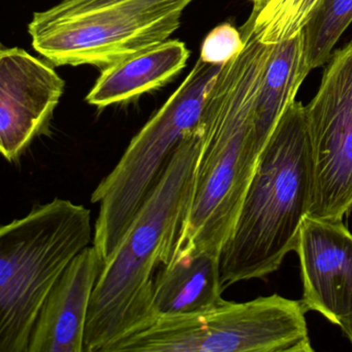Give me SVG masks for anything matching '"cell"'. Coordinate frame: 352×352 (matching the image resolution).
Masks as SVG:
<instances>
[{
  "mask_svg": "<svg viewBox=\"0 0 352 352\" xmlns=\"http://www.w3.org/2000/svg\"><path fill=\"white\" fill-rule=\"evenodd\" d=\"M222 65L201 58L166 104L133 138L112 172L91 195L98 205L94 245L106 261L131 226L185 135L197 126Z\"/></svg>",
  "mask_w": 352,
  "mask_h": 352,
  "instance_id": "8992f818",
  "label": "cell"
},
{
  "mask_svg": "<svg viewBox=\"0 0 352 352\" xmlns=\"http://www.w3.org/2000/svg\"><path fill=\"white\" fill-rule=\"evenodd\" d=\"M245 47L241 30L230 23L214 28L201 45L199 58L211 65H224L238 56Z\"/></svg>",
  "mask_w": 352,
  "mask_h": 352,
  "instance_id": "2e32d148",
  "label": "cell"
},
{
  "mask_svg": "<svg viewBox=\"0 0 352 352\" xmlns=\"http://www.w3.org/2000/svg\"><path fill=\"white\" fill-rule=\"evenodd\" d=\"M56 72L20 48L0 51V151L17 160L52 117L65 92Z\"/></svg>",
  "mask_w": 352,
  "mask_h": 352,
  "instance_id": "30bf717a",
  "label": "cell"
},
{
  "mask_svg": "<svg viewBox=\"0 0 352 352\" xmlns=\"http://www.w3.org/2000/svg\"><path fill=\"white\" fill-rule=\"evenodd\" d=\"M195 0H63L34 14V50L56 67L107 69L157 46Z\"/></svg>",
  "mask_w": 352,
  "mask_h": 352,
  "instance_id": "5b68a950",
  "label": "cell"
},
{
  "mask_svg": "<svg viewBox=\"0 0 352 352\" xmlns=\"http://www.w3.org/2000/svg\"><path fill=\"white\" fill-rule=\"evenodd\" d=\"M312 190L306 106L296 100L259 154L234 230L220 252L224 290L279 270L286 255L296 250Z\"/></svg>",
  "mask_w": 352,
  "mask_h": 352,
  "instance_id": "3957f363",
  "label": "cell"
},
{
  "mask_svg": "<svg viewBox=\"0 0 352 352\" xmlns=\"http://www.w3.org/2000/svg\"><path fill=\"white\" fill-rule=\"evenodd\" d=\"M189 56L190 52L184 43L166 41L102 69L86 96V102L98 108H106L160 89L186 67Z\"/></svg>",
  "mask_w": 352,
  "mask_h": 352,
  "instance_id": "4fadbf2b",
  "label": "cell"
},
{
  "mask_svg": "<svg viewBox=\"0 0 352 352\" xmlns=\"http://www.w3.org/2000/svg\"><path fill=\"white\" fill-rule=\"evenodd\" d=\"M251 3H253V12L257 13L261 11L267 3H269L271 0H250Z\"/></svg>",
  "mask_w": 352,
  "mask_h": 352,
  "instance_id": "e0dca14e",
  "label": "cell"
},
{
  "mask_svg": "<svg viewBox=\"0 0 352 352\" xmlns=\"http://www.w3.org/2000/svg\"><path fill=\"white\" fill-rule=\"evenodd\" d=\"M104 265L94 245L72 261L38 313L28 352H85L92 294Z\"/></svg>",
  "mask_w": 352,
  "mask_h": 352,
  "instance_id": "8fae6325",
  "label": "cell"
},
{
  "mask_svg": "<svg viewBox=\"0 0 352 352\" xmlns=\"http://www.w3.org/2000/svg\"><path fill=\"white\" fill-rule=\"evenodd\" d=\"M352 23V0H320L302 30L311 71L331 58L333 49Z\"/></svg>",
  "mask_w": 352,
  "mask_h": 352,
  "instance_id": "9a60e30c",
  "label": "cell"
},
{
  "mask_svg": "<svg viewBox=\"0 0 352 352\" xmlns=\"http://www.w3.org/2000/svg\"><path fill=\"white\" fill-rule=\"evenodd\" d=\"M94 234L90 210L58 197L1 226L0 352H28L47 296Z\"/></svg>",
  "mask_w": 352,
  "mask_h": 352,
  "instance_id": "277c9868",
  "label": "cell"
},
{
  "mask_svg": "<svg viewBox=\"0 0 352 352\" xmlns=\"http://www.w3.org/2000/svg\"><path fill=\"white\" fill-rule=\"evenodd\" d=\"M306 116L313 164L308 215L344 220L352 210V43L333 55Z\"/></svg>",
  "mask_w": 352,
  "mask_h": 352,
  "instance_id": "ba28073f",
  "label": "cell"
},
{
  "mask_svg": "<svg viewBox=\"0 0 352 352\" xmlns=\"http://www.w3.org/2000/svg\"><path fill=\"white\" fill-rule=\"evenodd\" d=\"M223 292L219 255L173 253L155 276L152 321L156 317L193 314L213 308L223 302Z\"/></svg>",
  "mask_w": 352,
  "mask_h": 352,
  "instance_id": "7c38bea8",
  "label": "cell"
},
{
  "mask_svg": "<svg viewBox=\"0 0 352 352\" xmlns=\"http://www.w3.org/2000/svg\"><path fill=\"white\" fill-rule=\"evenodd\" d=\"M311 69L305 53L304 34L273 44L261 81L254 115L255 144L259 152L296 96Z\"/></svg>",
  "mask_w": 352,
  "mask_h": 352,
  "instance_id": "5bb4252c",
  "label": "cell"
},
{
  "mask_svg": "<svg viewBox=\"0 0 352 352\" xmlns=\"http://www.w3.org/2000/svg\"><path fill=\"white\" fill-rule=\"evenodd\" d=\"M302 300L275 294L224 300L193 314L160 317L153 342L162 352H312Z\"/></svg>",
  "mask_w": 352,
  "mask_h": 352,
  "instance_id": "52a82bcc",
  "label": "cell"
},
{
  "mask_svg": "<svg viewBox=\"0 0 352 352\" xmlns=\"http://www.w3.org/2000/svg\"><path fill=\"white\" fill-rule=\"evenodd\" d=\"M201 151L197 126L186 133L157 184L104 261L92 294L85 352H107L153 319L157 269L170 261L192 199Z\"/></svg>",
  "mask_w": 352,
  "mask_h": 352,
  "instance_id": "7a4b0ae2",
  "label": "cell"
},
{
  "mask_svg": "<svg viewBox=\"0 0 352 352\" xmlns=\"http://www.w3.org/2000/svg\"><path fill=\"white\" fill-rule=\"evenodd\" d=\"M240 30L244 49L222 65L197 124L201 151L195 188L173 253L220 256L261 154L255 144V108L273 44L259 42L250 17Z\"/></svg>",
  "mask_w": 352,
  "mask_h": 352,
  "instance_id": "6da1fadb",
  "label": "cell"
},
{
  "mask_svg": "<svg viewBox=\"0 0 352 352\" xmlns=\"http://www.w3.org/2000/svg\"><path fill=\"white\" fill-rule=\"evenodd\" d=\"M294 251L305 310L320 313L352 344V232L343 220L307 215Z\"/></svg>",
  "mask_w": 352,
  "mask_h": 352,
  "instance_id": "9c48e42d",
  "label": "cell"
}]
</instances>
